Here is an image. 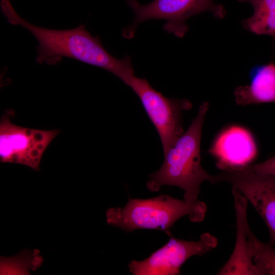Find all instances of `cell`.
Wrapping results in <instances>:
<instances>
[{"instance_id": "cell-1", "label": "cell", "mask_w": 275, "mask_h": 275, "mask_svg": "<svg viewBox=\"0 0 275 275\" xmlns=\"http://www.w3.org/2000/svg\"><path fill=\"white\" fill-rule=\"evenodd\" d=\"M0 6L9 23L26 29L37 40V63L55 65L63 57L71 58L107 70L126 85L135 75L130 57H114L98 36H92L87 30L85 24L69 30L42 28L20 17L9 0H1Z\"/></svg>"}, {"instance_id": "cell-2", "label": "cell", "mask_w": 275, "mask_h": 275, "mask_svg": "<svg viewBox=\"0 0 275 275\" xmlns=\"http://www.w3.org/2000/svg\"><path fill=\"white\" fill-rule=\"evenodd\" d=\"M209 104L203 102L188 129L164 154L163 162L151 173L146 185L151 191H158L164 185L176 186L184 191V200L195 204L204 181L214 183L215 176L209 174L201 163L200 147L203 124Z\"/></svg>"}, {"instance_id": "cell-3", "label": "cell", "mask_w": 275, "mask_h": 275, "mask_svg": "<svg viewBox=\"0 0 275 275\" xmlns=\"http://www.w3.org/2000/svg\"><path fill=\"white\" fill-rule=\"evenodd\" d=\"M207 206L201 201L190 204L169 195H160L150 199L129 198L123 207H112L105 213L108 224L126 232L136 229L162 231L168 235L171 228L181 217L187 216L193 222L203 221Z\"/></svg>"}, {"instance_id": "cell-4", "label": "cell", "mask_w": 275, "mask_h": 275, "mask_svg": "<svg viewBox=\"0 0 275 275\" xmlns=\"http://www.w3.org/2000/svg\"><path fill=\"white\" fill-rule=\"evenodd\" d=\"M127 2L134 14L132 23L122 30V36L128 39L133 38L138 25L147 20H166L164 31L181 38L188 30L186 21L190 17L205 12L211 13L217 19H222L226 15L224 7L214 0H154L146 5L136 0Z\"/></svg>"}, {"instance_id": "cell-5", "label": "cell", "mask_w": 275, "mask_h": 275, "mask_svg": "<svg viewBox=\"0 0 275 275\" xmlns=\"http://www.w3.org/2000/svg\"><path fill=\"white\" fill-rule=\"evenodd\" d=\"M141 100L159 136L166 153L183 133L182 113L192 103L186 99L169 98L155 90L145 78L134 75L127 85Z\"/></svg>"}, {"instance_id": "cell-6", "label": "cell", "mask_w": 275, "mask_h": 275, "mask_svg": "<svg viewBox=\"0 0 275 275\" xmlns=\"http://www.w3.org/2000/svg\"><path fill=\"white\" fill-rule=\"evenodd\" d=\"M13 109H8L0 120V161L27 166L39 170L42 156L53 139L60 132L18 126L12 120Z\"/></svg>"}, {"instance_id": "cell-7", "label": "cell", "mask_w": 275, "mask_h": 275, "mask_svg": "<svg viewBox=\"0 0 275 275\" xmlns=\"http://www.w3.org/2000/svg\"><path fill=\"white\" fill-rule=\"evenodd\" d=\"M215 176L214 183L225 182L240 193L267 225L268 243L275 244V175L240 168L224 167Z\"/></svg>"}, {"instance_id": "cell-8", "label": "cell", "mask_w": 275, "mask_h": 275, "mask_svg": "<svg viewBox=\"0 0 275 275\" xmlns=\"http://www.w3.org/2000/svg\"><path fill=\"white\" fill-rule=\"evenodd\" d=\"M169 240L161 248L141 261L131 260L129 271L133 275H176L190 257L202 256L215 249L217 238L209 233H203L197 241H189L169 235Z\"/></svg>"}, {"instance_id": "cell-9", "label": "cell", "mask_w": 275, "mask_h": 275, "mask_svg": "<svg viewBox=\"0 0 275 275\" xmlns=\"http://www.w3.org/2000/svg\"><path fill=\"white\" fill-rule=\"evenodd\" d=\"M210 153L216 159V167L240 168L250 164L257 154L254 139L246 129L230 127L217 137Z\"/></svg>"}, {"instance_id": "cell-10", "label": "cell", "mask_w": 275, "mask_h": 275, "mask_svg": "<svg viewBox=\"0 0 275 275\" xmlns=\"http://www.w3.org/2000/svg\"><path fill=\"white\" fill-rule=\"evenodd\" d=\"M236 216V241L232 255L217 274L220 275H261L250 255L246 228L247 199L237 190L232 188Z\"/></svg>"}, {"instance_id": "cell-11", "label": "cell", "mask_w": 275, "mask_h": 275, "mask_svg": "<svg viewBox=\"0 0 275 275\" xmlns=\"http://www.w3.org/2000/svg\"><path fill=\"white\" fill-rule=\"evenodd\" d=\"M250 84L237 87L234 94L239 105L275 102V63L256 65L249 72Z\"/></svg>"}, {"instance_id": "cell-12", "label": "cell", "mask_w": 275, "mask_h": 275, "mask_svg": "<svg viewBox=\"0 0 275 275\" xmlns=\"http://www.w3.org/2000/svg\"><path fill=\"white\" fill-rule=\"evenodd\" d=\"M250 4L253 15L241 21L247 31L258 35H267L275 39V0H238Z\"/></svg>"}, {"instance_id": "cell-13", "label": "cell", "mask_w": 275, "mask_h": 275, "mask_svg": "<svg viewBox=\"0 0 275 275\" xmlns=\"http://www.w3.org/2000/svg\"><path fill=\"white\" fill-rule=\"evenodd\" d=\"M246 235L250 255L261 275H275V248L260 240L252 231L249 225Z\"/></svg>"}, {"instance_id": "cell-14", "label": "cell", "mask_w": 275, "mask_h": 275, "mask_svg": "<svg viewBox=\"0 0 275 275\" xmlns=\"http://www.w3.org/2000/svg\"><path fill=\"white\" fill-rule=\"evenodd\" d=\"M245 167L254 171L275 175V156L262 162Z\"/></svg>"}]
</instances>
